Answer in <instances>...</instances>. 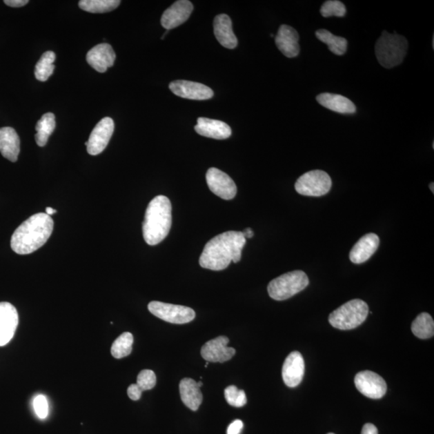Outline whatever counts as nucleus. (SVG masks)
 <instances>
[{
  "mask_svg": "<svg viewBox=\"0 0 434 434\" xmlns=\"http://www.w3.org/2000/svg\"><path fill=\"white\" fill-rule=\"evenodd\" d=\"M246 243V239L242 232L228 231L219 234L204 246L199 257V265L211 270H226L232 262H240Z\"/></svg>",
  "mask_w": 434,
  "mask_h": 434,
  "instance_id": "f257e3e1",
  "label": "nucleus"
},
{
  "mask_svg": "<svg viewBox=\"0 0 434 434\" xmlns=\"http://www.w3.org/2000/svg\"><path fill=\"white\" fill-rule=\"evenodd\" d=\"M53 226V219L46 213H37L29 217L13 233L12 250L21 255L37 251L50 239Z\"/></svg>",
  "mask_w": 434,
  "mask_h": 434,
  "instance_id": "f03ea898",
  "label": "nucleus"
},
{
  "mask_svg": "<svg viewBox=\"0 0 434 434\" xmlns=\"http://www.w3.org/2000/svg\"><path fill=\"white\" fill-rule=\"evenodd\" d=\"M172 204L164 196L155 197L148 204L143 224L144 240L156 246L168 237L172 223Z\"/></svg>",
  "mask_w": 434,
  "mask_h": 434,
  "instance_id": "7ed1b4c3",
  "label": "nucleus"
},
{
  "mask_svg": "<svg viewBox=\"0 0 434 434\" xmlns=\"http://www.w3.org/2000/svg\"><path fill=\"white\" fill-rule=\"evenodd\" d=\"M408 41L396 32L390 34L384 31L375 43V56L378 62L386 69L401 65L406 56Z\"/></svg>",
  "mask_w": 434,
  "mask_h": 434,
  "instance_id": "20e7f679",
  "label": "nucleus"
},
{
  "mask_svg": "<svg viewBox=\"0 0 434 434\" xmlns=\"http://www.w3.org/2000/svg\"><path fill=\"white\" fill-rule=\"evenodd\" d=\"M368 313V306L365 302L353 299L334 310L329 316V323L335 328L352 330L362 325Z\"/></svg>",
  "mask_w": 434,
  "mask_h": 434,
  "instance_id": "39448f33",
  "label": "nucleus"
},
{
  "mask_svg": "<svg viewBox=\"0 0 434 434\" xmlns=\"http://www.w3.org/2000/svg\"><path fill=\"white\" fill-rule=\"evenodd\" d=\"M309 285L308 277L302 270H295L277 277L268 286V293L273 299L284 301L299 294Z\"/></svg>",
  "mask_w": 434,
  "mask_h": 434,
  "instance_id": "423d86ee",
  "label": "nucleus"
},
{
  "mask_svg": "<svg viewBox=\"0 0 434 434\" xmlns=\"http://www.w3.org/2000/svg\"><path fill=\"white\" fill-rule=\"evenodd\" d=\"M333 185L330 175L321 170H310L297 179L296 192L306 197H319L328 194Z\"/></svg>",
  "mask_w": 434,
  "mask_h": 434,
  "instance_id": "0eeeda50",
  "label": "nucleus"
},
{
  "mask_svg": "<svg viewBox=\"0 0 434 434\" xmlns=\"http://www.w3.org/2000/svg\"><path fill=\"white\" fill-rule=\"evenodd\" d=\"M148 310L159 319L174 324L190 323L196 317L194 310L190 307L165 304L158 301L150 302Z\"/></svg>",
  "mask_w": 434,
  "mask_h": 434,
  "instance_id": "6e6552de",
  "label": "nucleus"
},
{
  "mask_svg": "<svg viewBox=\"0 0 434 434\" xmlns=\"http://www.w3.org/2000/svg\"><path fill=\"white\" fill-rule=\"evenodd\" d=\"M355 384L360 393L371 399L382 398L387 391V384L379 375L363 371L355 375Z\"/></svg>",
  "mask_w": 434,
  "mask_h": 434,
  "instance_id": "1a4fd4ad",
  "label": "nucleus"
},
{
  "mask_svg": "<svg viewBox=\"0 0 434 434\" xmlns=\"http://www.w3.org/2000/svg\"><path fill=\"white\" fill-rule=\"evenodd\" d=\"M206 181L211 192L221 199H232L236 197L237 188L229 175L215 168L208 169Z\"/></svg>",
  "mask_w": 434,
  "mask_h": 434,
  "instance_id": "9d476101",
  "label": "nucleus"
},
{
  "mask_svg": "<svg viewBox=\"0 0 434 434\" xmlns=\"http://www.w3.org/2000/svg\"><path fill=\"white\" fill-rule=\"evenodd\" d=\"M114 130L113 119L110 118L102 119L92 130L89 140L85 144L88 153L91 155L101 154L108 145Z\"/></svg>",
  "mask_w": 434,
  "mask_h": 434,
  "instance_id": "9b49d317",
  "label": "nucleus"
},
{
  "mask_svg": "<svg viewBox=\"0 0 434 434\" xmlns=\"http://www.w3.org/2000/svg\"><path fill=\"white\" fill-rule=\"evenodd\" d=\"M169 88L175 95L190 100H208L214 95L211 88L198 82L178 80L170 82Z\"/></svg>",
  "mask_w": 434,
  "mask_h": 434,
  "instance_id": "f8f14e48",
  "label": "nucleus"
},
{
  "mask_svg": "<svg viewBox=\"0 0 434 434\" xmlns=\"http://www.w3.org/2000/svg\"><path fill=\"white\" fill-rule=\"evenodd\" d=\"M229 339L226 336L209 340L201 348V355L207 362L224 363L228 362L236 354V350L228 347Z\"/></svg>",
  "mask_w": 434,
  "mask_h": 434,
  "instance_id": "ddd939ff",
  "label": "nucleus"
},
{
  "mask_svg": "<svg viewBox=\"0 0 434 434\" xmlns=\"http://www.w3.org/2000/svg\"><path fill=\"white\" fill-rule=\"evenodd\" d=\"M18 324L16 307L7 302H0V347L7 345L12 339Z\"/></svg>",
  "mask_w": 434,
  "mask_h": 434,
  "instance_id": "4468645a",
  "label": "nucleus"
},
{
  "mask_svg": "<svg viewBox=\"0 0 434 434\" xmlns=\"http://www.w3.org/2000/svg\"><path fill=\"white\" fill-rule=\"evenodd\" d=\"M193 11V4L188 0H179L164 12L162 26L170 30L186 22Z\"/></svg>",
  "mask_w": 434,
  "mask_h": 434,
  "instance_id": "2eb2a0df",
  "label": "nucleus"
},
{
  "mask_svg": "<svg viewBox=\"0 0 434 434\" xmlns=\"http://www.w3.org/2000/svg\"><path fill=\"white\" fill-rule=\"evenodd\" d=\"M304 373L305 363L302 354L299 352L291 353L282 366V379L286 386L297 387L302 382Z\"/></svg>",
  "mask_w": 434,
  "mask_h": 434,
  "instance_id": "dca6fc26",
  "label": "nucleus"
},
{
  "mask_svg": "<svg viewBox=\"0 0 434 434\" xmlns=\"http://www.w3.org/2000/svg\"><path fill=\"white\" fill-rule=\"evenodd\" d=\"M116 55L109 43H102L91 48L86 55V61L92 68L99 72H105L115 64Z\"/></svg>",
  "mask_w": 434,
  "mask_h": 434,
  "instance_id": "f3484780",
  "label": "nucleus"
},
{
  "mask_svg": "<svg viewBox=\"0 0 434 434\" xmlns=\"http://www.w3.org/2000/svg\"><path fill=\"white\" fill-rule=\"evenodd\" d=\"M299 40V33L294 28L286 26V24L279 28L275 37L277 47L282 55L289 58L299 55L300 52Z\"/></svg>",
  "mask_w": 434,
  "mask_h": 434,
  "instance_id": "a211bd4d",
  "label": "nucleus"
},
{
  "mask_svg": "<svg viewBox=\"0 0 434 434\" xmlns=\"http://www.w3.org/2000/svg\"><path fill=\"white\" fill-rule=\"evenodd\" d=\"M379 238L375 233L366 234L352 248L350 252V260L354 264H362L367 262L377 250Z\"/></svg>",
  "mask_w": 434,
  "mask_h": 434,
  "instance_id": "6ab92c4d",
  "label": "nucleus"
},
{
  "mask_svg": "<svg viewBox=\"0 0 434 434\" xmlns=\"http://www.w3.org/2000/svg\"><path fill=\"white\" fill-rule=\"evenodd\" d=\"M195 130L199 135L213 139H227L232 135L230 126L222 121L199 118Z\"/></svg>",
  "mask_w": 434,
  "mask_h": 434,
  "instance_id": "aec40b11",
  "label": "nucleus"
},
{
  "mask_svg": "<svg viewBox=\"0 0 434 434\" xmlns=\"http://www.w3.org/2000/svg\"><path fill=\"white\" fill-rule=\"evenodd\" d=\"M213 28L217 40L223 47L233 50L237 46V39L233 31L232 21L227 14H218L214 19Z\"/></svg>",
  "mask_w": 434,
  "mask_h": 434,
  "instance_id": "412c9836",
  "label": "nucleus"
},
{
  "mask_svg": "<svg viewBox=\"0 0 434 434\" xmlns=\"http://www.w3.org/2000/svg\"><path fill=\"white\" fill-rule=\"evenodd\" d=\"M21 151V140L12 128H0V153L11 162H17Z\"/></svg>",
  "mask_w": 434,
  "mask_h": 434,
  "instance_id": "4be33fe9",
  "label": "nucleus"
},
{
  "mask_svg": "<svg viewBox=\"0 0 434 434\" xmlns=\"http://www.w3.org/2000/svg\"><path fill=\"white\" fill-rule=\"evenodd\" d=\"M316 99L322 106L336 113L352 115L357 111L353 102L342 95L324 92L317 96Z\"/></svg>",
  "mask_w": 434,
  "mask_h": 434,
  "instance_id": "5701e85b",
  "label": "nucleus"
},
{
  "mask_svg": "<svg viewBox=\"0 0 434 434\" xmlns=\"http://www.w3.org/2000/svg\"><path fill=\"white\" fill-rule=\"evenodd\" d=\"M179 393L183 403L193 411H198L203 402V394L197 382L184 378L179 383Z\"/></svg>",
  "mask_w": 434,
  "mask_h": 434,
  "instance_id": "b1692460",
  "label": "nucleus"
},
{
  "mask_svg": "<svg viewBox=\"0 0 434 434\" xmlns=\"http://www.w3.org/2000/svg\"><path fill=\"white\" fill-rule=\"evenodd\" d=\"M56 128L55 115L52 113H46L38 121L36 126L37 135L36 142L39 146H45L48 138Z\"/></svg>",
  "mask_w": 434,
  "mask_h": 434,
  "instance_id": "393cba45",
  "label": "nucleus"
},
{
  "mask_svg": "<svg viewBox=\"0 0 434 434\" xmlns=\"http://www.w3.org/2000/svg\"><path fill=\"white\" fill-rule=\"evenodd\" d=\"M316 37L328 46L335 55L342 56L348 48V41L344 37H336L326 29H319L315 32Z\"/></svg>",
  "mask_w": 434,
  "mask_h": 434,
  "instance_id": "a878e982",
  "label": "nucleus"
},
{
  "mask_svg": "<svg viewBox=\"0 0 434 434\" xmlns=\"http://www.w3.org/2000/svg\"><path fill=\"white\" fill-rule=\"evenodd\" d=\"M411 330L414 335L422 339L433 337L434 322L430 314L422 313L413 322Z\"/></svg>",
  "mask_w": 434,
  "mask_h": 434,
  "instance_id": "bb28decb",
  "label": "nucleus"
},
{
  "mask_svg": "<svg viewBox=\"0 0 434 434\" xmlns=\"http://www.w3.org/2000/svg\"><path fill=\"white\" fill-rule=\"evenodd\" d=\"M119 0H81L79 7L83 11L90 13H106L119 6Z\"/></svg>",
  "mask_w": 434,
  "mask_h": 434,
  "instance_id": "cd10ccee",
  "label": "nucleus"
},
{
  "mask_svg": "<svg viewBox=\"0 0 434 434\" xmlns=\"http://www.w3.org/2000/svg\"><path fill=\"white\" fill-rule=\"evenodd\" d=\"M55 60L56 55L52 51L43 53L35 68V77L38 81H46L52 76L55 70L53 65Z\"/></svg>",
  "mask_w": 434,
  "mask_h": 434,
  "instance_id": "c85d7f7f",
  "label": "nucleus"
},
{
  "mask_svg": "<svg viewBox=\"0 0 434 434\" xmlns=\"http://www.w3.org/2000/svg\"><path fill=\"white\" fill-rule=\"evenodd\" d=\"M133 344V335L130 333H124L119 338H117L113 344H112L111 355L115 359L128 357L132 352Z\"/></svg>",
  "mask_w": 434,
  "mask_h": 434,
  "instance_id": "c756f323",
  "label": "nucleus"
},
{
  "mask_svg": "<svg viewBox=\"0 0 434 434\" xmlns=\"http://www.w3.org/2000/svg\"><path fill=\"white\" fill-rule=\"evenodd\" d=\"M224 397L228 404L234 407L241 408L247 403L245 391L238 389L235 385H230L224 389Z\"/></svg>",
  "mask_w": 434,
  "mask_h": 434,
  "instance_id": "7c9ffc66",
  "label": "nucleus"
},
{
  "mask_svg": "<svg viewBox=\"0 0 434 434\" xmlns=\"http://www.w3.org/2000/svg\"><path fill=\"white\" fill-rule=\"evenodd\" d=\"M347 12L345 5L338 0H329L322 5L320 13L325 18L331 17H344Z\"/></svg>",
  "mask_w": 434,
  "mask_h": 434,
  "instance_id": "2f4dec72",
  "label": "nucleus"
},
{
  "mask_svg": "<svg viewBox=\"0 0 434 434\" xmlns=\"http://www.w3.org/2000/svg\"><path fill=\"white\" fill-rule=\"evenodd\" d=\"M136 384L143 392L154 388L156 384V375L153 371L148 369L141 371Z\"/></svg>",
  "mask_w": 434,
  "mask_h": 434,
  "instance_id": "473e14b6",
  "label": "nucleus"
},
{
  "mask_svg": "<svg viewBox=\"0 0 434 434\" xmlns=\"http://www.w3.org/2000/svg\"><path fill=\"white\" fill-rule=\"evenodd\" d=\"M34 408L39 418L45 419L48 414V404L47 399L43 395H39L33 402Z\"/></svg>",
  "mask_w": 434,
  "mask_h": 434,
  "instance_id": "72a5a7b5",
  "label": "nucleus"
},
{
  "mask_svg": "<svg viewBox=\"0 0 434 434\" xmlns=\"http://www.w3.org/2000/svg\"><path fill=\"white\" fill-rule=\"evenodd\" d=\"M142 390L136 384H130L128 389V396L132 401H139L141 396H142Z\"/></svg>",
  "mask_w": 434,
  "mask_h": 434,
  "instance_id": "f704fd0d",
  "label": "nucleus"
},
{
  "mask_svg": "<svg viewBox=\"0 0 434 434\" xmlns=\"http://www.w3.org/2000/svg\"><path fill=\"white\" fill-rule=\"evenodd\" d=\"M244 427V424L241 420L234 421L228 427L227 434H239Z\"/></svg>",
  "mask_w": 434,
  "mask_h": 434,
  "instance_id": "c9c22d12",
  "label": "nucleus"
},
{
  "mask_svg": "<svg viewBox=\"0 0 434 434\" xmlns=\"http://www.w3.org/2000/svg\"><path fill=\"white\" fill-rule=\"evenodd\" d=\"M4 3L12 8H21L28 3V0H5Z\"/></svg>",
  "mask_w": 434,
  "mask_h": 434,
  "instance_id": "e433bc0d",
  "label": "nucleus"
},
{
  "mask_svg": "<svg viewBox=\"0 0 434 434\" xmlns=\"http://www.w3.org/2000/svg\"><path fill=\"white\" fill-rule=\"evenodd\" d=\"M362 434H378V430L373 424L367 423L364 426Z\"/></svg>",
  "mask_w": 434,
  "mask_h": 434,
  "instance_id": "4c0bfd02",
  "label": "nucleus"
},
{
  "mask_svg": "<svg viewBox=\"0 0 434 434\" xmlns=\"http://www.w3.org/2000/svg\"><path fill=\"white\" fill-rule=\"evenodd\" d=\"M245 238H252L253 237V232L251 228H246L242 232Z\"/></svg>",
  "mask_w": 434,
  "mask_h": 434,
  "instance_id": "58836bf2",
  "label": "nucleus"
},
{
  "mask_svg": "<svg viewBox=\"0 0 434 434\" xmlns=\"http://www.w3.org/2000/svg\"><path fill=\"white\" fill-rule=\"evenodd\" d=\"M55 213H57L56 209H53V208H52L50 207L46 208V214H47V215L52 216V214H55Z\"/></svg>",
  "mask_w": 434,
  "mask_h": 434,
  "instance_id": "ea45409f",
  "label": "nucleus"
},
{
  "mask_svg": "<svg viewBox=\"0 0 434 434\" xmlns=\"http://www.w3.org/2000/svg\"><path fill=\"white\" fill-rule=\"evenodd\" d=\"M433 187H434V184H433V183H431V184H430V188H431V191H432V193H434V188H433Z\"/></svg>",
  "mask_w": 434,
  "mask_h": 434,
  "instance_id": "a19ab883",
  "label": "nucleus"
},
{
  "mask_svg": "<svg viewBox=\"0 0 434 434\" xmlns=\"http://www.w3.org/2000/svg\"><path fill=\"white\" fill-rule=\"evenodd\" d=\"M197 384H198V386H199V388H201V387H202V386H203V383H202V382H198Z\"/></svg>",
  "mask_w": 434,
  "mask_h": 434,
  "instance_id": "79ce46f5",
  "label": "nucleus"
},
{
  "mask_svg": "<svg viewBox=\"0 0 434 434\" xmlns=\"http://www.w3.org/2000/svg\"><path fill=\"white\" fill-rule=\"evenodd\" d=\"M208 362H207L206 364V368H208Z\"/></svg>",
  "mask_w": 434,
  "mask_h": 434,
  "instance_id": "37998d69",
  "label": "nucleus"
},
{
  "mask_svg": "<svg viewBox=\"0 0 434 434\" xmlns=\"http://www.w3.org/2000/svg\"><path fill=\"white\" fill-rule=\"evenodd\" d=\"M328 434H335V433H328Z\"/></svg>",
  "mask_w": 434,
  "mask_h": 434,
  "instance_id": "c03bdc74",
  "label": "nucleus"
}]
</instances>
